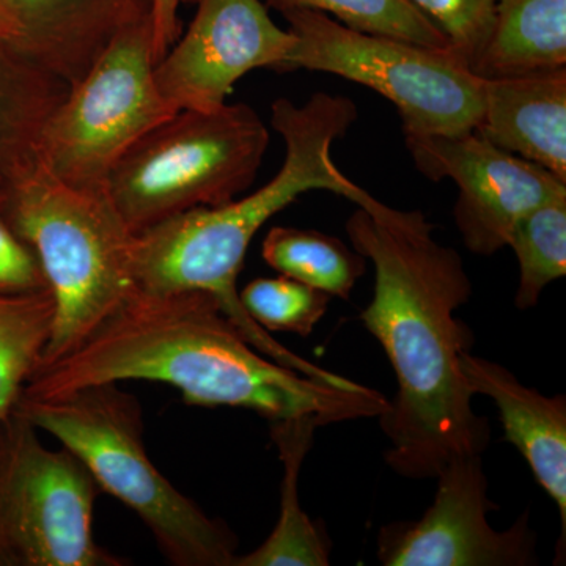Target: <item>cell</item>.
<instances>
[{
  "label": "cell",
  "mask_w": 566,
  "mask_h": 566,
  "mask_svg": "<svg viewBox=\"0 0 566 566\" xmlns=\"http://www.w3.org/2000/svg\"><path fill=\"white\" fill-rule=\"evenodd\" d=\"M346 199L354 251L375 268V289L360 322L392 365L397 394L378 417L389 439L386 463L405 479H436L455 458L482 455L490 422L476 415L460 357L474 333L455 312L472 282L455 249L439 243L422 211L379 202L356 186Z\"/></svg>",
  "instance_id": "obj_1"
},
{
  "label": "cell",
  "mask_w": 566,
  "mask_h": 566,
  "mask_svg": "<svg viewBox=\"0 0 566 566\" xmlns=\"http://www.w3.org/2000/svg\"><path fill=\"white\" fill-rule=\"evenodd\" d=\"M134 379L172 386L189 406L249 409L268 422L311 416L324 427L378 419L389 408L371 387L319 381L256 352L203 292L137 290L76 349L36 368L21 395L51 398Z\"/></svg>",
  "instance_id": "obj_2"
},
{
  "label": "cell",
  "mask_w": 566,
  "mask_h": 566,
  "mask_svg": "<svg viewBox=\"0 0 566 566\" xmlns=\"http://www.w3.org/2000/svg\"><path fill=\"white\" fill-rule=\"evenodd\" d=\"M359 117L345 96L316 92L303 106L281 98L271 107V125L285 142V161L259 191L216 208H196L136 234L133 268L145 293L203 292L256 349L297 374L329 381L333 371L303 359L253 322L241 304L238 275L253 237L297 197L327 191L348 197L356 182L333 161V145Z\"/></svg>",
  "instance_id": "obj_3"
},
{
  "label": "cell",
  "mask_w": 566,
  "mask_h": 566,
  "mask_svg": "<svg viewBox=\"0 0 566 566\" xmlns=\"http://www.w3.org/2000/svg\"><path fill=\"white\" fill-rule=\"evenodd\" d=\"M9 221L41 264L54 300L50 342L39 367L91 337L137 292L136 234L103 191L52 177L35 159L3 185Z\"/></svg>",
  "instance_id": "obj_4"
},
{
  "label": "cell",
  "mask_w": 566,
  "mask_h": 566,
  "mask_svg": "<svg viewBox=\"0 0 566 566\" xmlns=\"http://www.w3.org/2000/svg\"><path fill=\"white\" fill-rule=\"evenodd\" d=\"M14 411L57 438L150 528L156 545L177 566H234L238 538L208 516L155 468L144 442L139 400L115 382L51 398H18Z\"/></svg>",
  "instance_id": "obj_5"
},
{
  "label": "cell",
  "mask_w": 566,
  "mask_h": 566,
  "mask_svg": "<svg viewBox=\"0 0 566 566\" xmlns=\"http://www.w3.org/2000/svg\"><path fill=\"white\" fill-rule=\"evenodd\" d=\"M270 132L244 103L178 111L112 167L106 192L134 234L196 210L232 202L251 188Z\"/></svg>",
  "instance_id": "obj_6"
},
{
  "label": "cell",
  "mask_w": 566,
  "mask_h": 566,
  "mask_svg": "<svg viewBox=\"0 0 566 566\" xmlns=\"http://www.w3.org/2000/svg\"><path fill=\"white\" fill-rule=\"evenodd\" d=\"M283 17L296 36L289 71H322L378 92L397 107L405 134H461L479 125L483 80L449 50L356 31L322 11Z\"/></svg>",
  "instance_id": "obj_7"
},
{
  "label": "cell",
  "mask_w": 566,
  "mask_h": 566,
  "mask_svg": "<svg viewBox=\"0 0 566 566\" xmlns=\"http://www.w3.org/2000/svg\"><path fill=\"white\" fill-rule=\"evenodd\" d=\"M151 18L123 29L71 85L36 144V159L65 185L106 189L112 167L144 134L177 114L159 92Z\"/></svg>",
  "instance_id": "obj_8"
},
{
  "label": "cell",
  "mask_w": 566,
  "mask_h": 566,
  "mask_svg": "<svg viewBox=\"0 0 566 566\" xmlns=\"http://www.w3.org/2000/svg\"><path fill=\"white\" fill-rule=\"evenodd\" d=\"M81 458L46 449L18 411L0 419V566H122L95 539L102 494Z\"/></svg>",
  "instance_id": "obj_9"
},
{
  "label": "cell",
  "mask_w": 566,
  "mask_h": 566,
  "mask_svg": "<svg viewBox=\"0 0 566 566\" xmlns=\"http://www.w3.org/2000/svg\"><path fill=\"white\" fill-rule=\"evenodd\" d=\"M405 136L420 174L434 182H455L453 218L465 248L476 255H494L506 248L528 211L566 193V181L475 132Z\"/></svg>",
  "instance_id": "obj_10"
},
{
  "label": "cell",
  "mask_w": 566,
  "mask_h": 566,
  "mask_svg": "<svg viewBox=\"0 0 566 566\" xmlns=\"http://www.w3.org/2000/svg\"><path fill=\"white\" fill-rule=\"evenodd\" d=\"M434 502L419 521L381 527L378 560L385 566H532L538 564L528 513L495 531L482 455L455 458L439 472Z\"/></svg>",
  "instance_id": "obj_11"
},
{
  "label": "cell",
  "mask_w": 566,
  "mask_h": 566,
  "mask_svg": "<svg viewBox=\"0 0 566 566\" xmlns=\"http://www.w3.org/2000/svg\"><path fill=\"white\" fill-rule=\"evenodd\" d=\"M189 2L196 18L153 71L174 109H219L251 71H289L296 36L271 20L262 0Z\"/></svg>",
  "instance_id": "obj_12"
},
{
  "label": "cell",
  "mask_w": 566,
  "mask_h": 566,
  "mask_svg": "<svg viewBox=\"0 0 566 566\" xmlns=\"http://www.w3.org/2000/svg\"><path fill=\"white\" fill-rule=\"evenodd\" d=\"M461 371L475 395L494 401L504 424L505 439L531 465L538 485L556 502L562 542L556 558L565 553L566 536V398L546 397L524 386L504 365L461 354Z\"/></svg>",
  "instance_id": "obj_13"
},
{
  "label": "cell",
  "mask_w": 566,
  "mask_h": 566,
  "mask_svg": "<svg viewBox=\"0 0 566 566\" xmlns=\"http://www.w3.org/2000/svg\"><path fill=\"white\" fill-rule=\"evenodd\" d=\"M21 22L18 46L71 85L123 29L151 18L153 0H7Z\"/></svg>",
  "instance_id": "obj_14"
},
{
  "label": "cell",
  "mask_w": 566,
  "mask_h": 566,
  "mask_svg": "<svg viewBox=\"0 0 566 566\" xmlns=\"http://www.w3.org/2000/svg\"><path fill=\"white\" fill-rule=\"evenodd\" d=\"M474 132L566 181V70L483 80Z\"/></svg>",
  "instance_id": "obj_15"
},
{
  "label": "cell",
  "mask_w": 566,
  "mask_h": 566,
  "mask_svg": "<svg viewBox=\"0 0 566 566\" xmlns=\"http://www.w3.org/2000/svg\"><path fill=\"white\" fill-rule=\"evenodd\" d=\"M469 70L480 80L566 70V0H497L485 46Z\"/></svg>",
  "instance_id": "obj_16"
},
{
  "label": "cell",
  "mask_w": 566,
  "mask_h": 566,
  "mask_svg": "<svg viewBox=\"0 0 566 566\" xmlns=\"http://www.w3.org/2000/svg\"><path fill=\"white\" fill-rule=\"evenodd\" d=\"M271 439L283 464L281 515L271 535L251 553L238 556L234 566H326L331 545L322 524L314 523L300 504V474L314 444L315 431L323 427L315 417L270 422Z\"/></svg>",
  "instance_id": "obj_17"
},
{
  "label": "cell",
  "mask_w": 566,
  "mask_h": 566,
  "mask_svg": "<svg viewBox=\"0 0 566 566\" xmlns=\"http://www.w3.org/2000/svg\"><path fill=\"white\" fill-rule=\"evenodd\" d=\"M69 92V82L0 40V185L35 161L41 129Z\"/></svg>",
  "instance_id": "obj_18"
},
{
  "label": "cell",
  "mask_w": 566,
  "mask_h": 566,
  "mask_svg": "<svg viewBox=\"0 0 566 566\" xmlns=\"http://www.w3.org/2000/svg\"><path fill=\"white\" fill-rule=\"evenodd\" d=\"M262 253L282 275L340 300H348L367 270V260L344 241L296 227H273L264 237Z\"/></svg>",
  "instance_id": "obj_19"
},
{
  "label": "cell",
  "mask_w": 566,
  "mask_h": 566,
  "mask_svg": "<svg viewBox=\"0 0 566 566\" xmlns=\"http://www.w3.org/2000/svg\"><path fill=\"white\" fill-rule=\"evenodd\" d=\"M50 290L0 296V419L10 415L50 342Z\"/></svg>",
  "instance_id": "obj_20"
},
{
  "label": "cell",
  "mask_w": 566,
  "mask_h": 566,
  "mask_svg": "<svg viewBox=\"0 0 566 566\" xmlns=\"http://www.w3.org/2000/svg\"><path fill=\"white\" fill-rule=\"evenodd\" d=\"M509 248L520 264L516 308L531 311L546 286L566 274V193L528 211L513 229Z\"/></svg>",
  "instance_id": "obj_21"
},
{
  "label": "cell",
  "mask_w": 566,
  "mask_h": 566,
  "mask_svg": "<svg viewBox=\"0 0 566 566\" xmlns=\"http://www.w3.org/2000/svg\"><path fill=\"white\" fill-rule=\"evenodd\" d=\"M271 9L322 11L356 31L449 50L446 36L409 0H266Z\"/></svg>",
  "instance_id": "obj_22"
},
{
  "label": "cell",
  "mask_w": 566,
  "mask_h": 566,
  "mask_svg": "<svg viewBox=\"0 0 566 566\" xmlns=\"http://www.w3.org/2000/svg\"><path fill=\"white\" fill-rule=\"evenodd\" d=\"M249 316L268 333L308 337L322 322L331 296L314 286L286 277L255 279L240 293Z\"/></svg>",
  "instance_id": "obj_23"
},
{
  "label": "cell",
  "mask_w": 566,
  "mask_h": 566,
  "mask_svg": "<svg viewBox=\"0 0 566 566\" xmlns=\"http://www.w3.org/2000/svg\"><path fill=\"white\" fill-rule=\"evenodd\" d=\"M449 43L450 52L471 69L493 28L497 0H409Z\"/></svg>",
  "instance_id": "obj_24"
},
{
  "label": "cell",
  "mask_w": 566,
  "mask_h": 566,
  "mask_svg": "<svg viewBox=\"0 0 566 566\" xmlns=\"http://www.w3.org/2000/svg\"><path fill=\"white\" fill-rule=\"evenodd\" d=\"M50 290L31 245L13 229L3 207L0 185V296Z\"/></svg>",
  "instance_id": "obj_25"
},
{
  "label": "cell",
  "mask_w": 566,
  "mask_h": 566,
  "mask_svg": "<svg viewBox=\"0 0 566 566\" xmlns=\"http://www.w3.org/2000/svg\"><path fill=\"white\" fill-rule=\"evenodd\" d=\"M189 0H153V61L158 65L180 39V7Z\"/></svg>",
  "instance_id": "obj_26"
},
{
  "label": "cell",
  "mask_w": 566,
  "mask_h": 566,
  "mask_svg": "<svg viewBox=\"0 0 566 566\" xmlns=\"http://www.w3.org/2000/svg\"><path fill=\"white\" fill-rule=\"evenodd\" d=\"M0 40L20 44L22 40L21 22L7 0H0Z\"/></svg>",
  "instance_id": "obj_27"
}]
</instances>
